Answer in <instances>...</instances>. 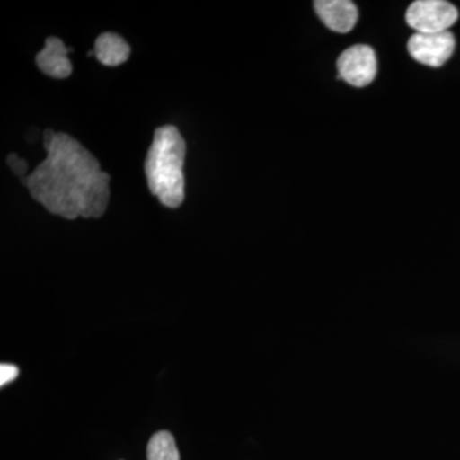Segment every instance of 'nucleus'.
Wrapping results in <instances>:
<instances>
[{"mask_svg": "<svg viewBox=\"0 0 460 460\" xmlns=\"http://www.w3.org/2000/svg\"><path fill=\"white\" fill-rule=\"evenodd\" d=\"M458 18V9L445 0H417L405 13L408 26L417 33L449 31Z\"/></svg>", "mask_w": 460, "mask_h": 460, "instance_id": "3", "label": "nucleus"}, {"mask_svg": "<svg viewBox=\"0 0 460 460\" xmlns=\"http://www.w3.org/2000/svg\"><path fill=\"white\" fill-rule=\"evenodd\" d=\"M314 7L325 26L335 32L352 31L358 21V9L349 0H317Z\"/></svg>", "mask_w": 460, "mask_h": 460, "instance_id": "6", "label": "nucleus"}, {"mask_svg": "<svg viewBox=\"0 0 460 460\" xmlns=\"http://www.w3.org/2000/svg\"><path fill=\"white\" fill-rule=\"evenodd\" d=\"M147 460H181L177 444L171 432L160 431L147 445Z\"/></svg>", "mask_w": 460, "mask_h": 460, "instance_id": "9", "label": "nucleus"}, {"mask_svg": "<svg viewBox=\"0 0 460 460\" xmlns=\"http://www.w3.org/2000/svg\"><path fill=\"white\" fill-rule=\"evenodd\" d=\"M186 150V141L177 127L163 126L154 132L145 172L148 190L166 208H177L183 204Z\"/></svg>", "mask_w": 460, "mask_h": 460, "instance_id": "2", "label": "nucleus"}, {"mask_svg": "<svg viewBox=\"0 0 460 460\" xmlns=\"http://www.w3.org/2000/svg\"><path fill=\"white\" fill-rule=\"evenodd\" d=\"M95 56L102 65L117 66L127 62L131 48L122 36L114 32H104L95 41Z\"/></svg>", "mask_w": 460, "mask_h": 460, "instance_id": "8", "label": "nucleus"}, {"mask_svg": "<svg viewBox=\"0 0 460 460\" xmlns=\"http://www.w3.org/2000/svg\"><path fill=\"white\" fill-rule=\"evenodd\" d=\"M8 165L11 166L12 171L16 172L18 177L25 178V172H27V163L25 160L18 157L16 154H11L7 157Z\"/></svg>", "mask_w": 460, "mask_h": 460, "instance_id": "11", "label": "nucleus"}, {"mask_svg": "<svg viewBox=\"0 0 460 460\" xmlns=\"http://www.w3.org/2000/svg\"><path fill=\"white\" fill-rule=\"evenodd\" d=\"M74 49L66 48L65 42L58 38H48L45 48L36 56V65L39 69L51 78L65 80L72 75L74 66L69 60L68 53Z\"/></svg>", "mask_w": 460, "mask_h": 460, "instance_id": "7", "label": "nucleus"}, {"mask_svg": "<svg viewBox=\"0 0 460 460\" xmlns=\"http://www.w3.org/2000/svg\"><path fill=\"white\" fill-rule=\"evenodd\" d=\"M339 78L354 87H366L377 75L375 50L368 45H353L341 54L338 59Z\"/></svg>", "mask_w": 460, "mask_h": 460, "instance_id": "4", "label": "nucleus"}, {"mask_svg": "<svg viewBox=\"0 0 460 460\" xmlns=\"http://www.w3.org/2000/svg\"><path fill=\"white\" fill-rule=\"evenodd\" d=\"M42 140L47 157L22 180L31 198L68 220L102 217L111 198V175L72 136L47 129Z\"/></svg>", "mask_w": 460, "mask_h": 460, "instance_id": "1", "label": "nucleus"}, {"mask_svg": "<svg viewBox=\"0 0 460 460\" xmlns=\"http://www.w3.org/2000/svg\"><path fill=\"white\" fill-rule=\"evenodd\" d=\"M456 49V38L450 31L414 33L408 41V51L414 60L429 66H441Z\"/></svg>", "mask_w": 460, "mask_h": 460, "instance_id": "5", "label": "nucleus"}, {"mask_svg": "<svg viewBox=\"0 0 460 460\" xmlns=\"http://www.w3.org/2000/svg\"><path fill=\"white\" fill-rule=\"evenodd\" d=\"M18 368L13 365H5L3 363L0 366V385L4 386L12 381L16 380L18 376Z\"/></svg>", "mask_w": 460, "mask_h": 460, "instance_id": "10", "label": "nucleus"}]
</instances>
